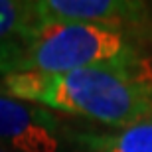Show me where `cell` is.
<instances>
[{
  "instance_id": "1",
  "label": "cell",
  "mask_w": 152,
  "mask_h": 152,
  "mask_svg": "<svg viewBox=\"0 0 152 152\" xmlns=\"http://www.w3.org/2000/svg\"><path fill=\"white\" fill-rule=\"evenodd\" d=\"M0 91L38 107L123 129L152 115V83L115 69L8 73Z\"/></svg>"
},
{
  "instance_id": "2",
  "label": "cell",
  "mask_w": 152,
  "mask_h": 152,
  "mask_svg": "<svg viewBox=\"0 0 152 152\" xmlns=\"http://www.w3.org/2000/svg\"><path fill=\"white\" fill-rule=\"evenodd\" d=\"M138 34L97 24L44 26L16 56L0 67L8 73H69L79 69H115L152 83V63Z\"/></svg>"
},
{
  "instance_id": "3",
  "label": "cell",
  "mask_w": 152,
  "mask_h": 152,
  "mask_svg": "<svg viewBox=\"0 0 152 152\" xmlns=\"http://www.w3.org/2000/svg\"><path fill=\"white\" fill-rule=\"evenodd\" d=\"M44 26L51 24H97L113 26L148 38L150 2L140 0H34Z\"/></svg>"
},
{
  "instance_id": "4",
  "label": "cell",
  "mask_w": 152,
  "mask_h": 152,
  "mask_svg": "<svg viewBox=\"0 0 152 152\" xmlns=\"http://www.w3.org/2000/svg\"><path fill=\"white\" fill-rule=\"evenodd\" d=\"M63 129L53 111L0 91V146L12 152H59Z\"/></svg>"
},
{
  "instance_id": "5",
  "label": "cell",
  "mask_w": 152,
  "mask_h": 152,
  "mask_svg": "<svg viewBox=\"0 0 152 152\" xmlns=\"http://www.w3.org/2000/svg\"><path fill=\"white\" fill-rule=\"evenodd\" d=\"M73 152H152V115L123 129H63Z\"/></svg>"
},
{
  "instance_id": "6",
  "label": "cell",
  "mask_w": 152,
  "mask_h": 152,
  "mask_svg": "<svg viewBox=\"0 0 152 152\" xmlns=\"http://www.w3.org/2000/svg\"><path fill=\"white\" fill-rule=\"evenodd\" d=\"M42 28L34 0H0V67Z\"/></svg>"
},
{
  "instance_id": "7",
  "label": "cell",
  "mask_w": 152,
  "mask_h": 152,
  "mask_svg": "<svg viewBox=\"0 0 152 152\" xmlns=\"http://www.w3.org/2000/svg\"><path fill=\"white\" fill-rule=\"evenodd\" d=\"M148 38L152 42V2H150V26H148Z\"/></svg>"
},
{
  "instance_id": "8",
  "label": "cell",
  "mask_w": 152,
  "mask_h": 152,
  "mask_svg": "<svg viewBox=\"0 0 152 152\" xmlns=\"http://www.w3.org/2000/svg\"><path fill=\"white\" fill-rule=\"evenodd\" d=\"M0 152H12V150H8V148H4V146H0Z\"/></svg>"
}]
</instances>
